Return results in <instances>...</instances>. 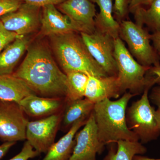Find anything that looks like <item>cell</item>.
I'll use <instances>...</instances> for the list:
<instances>
[{"label": "cell", "instance_id": "1", "mask_svg": "<svg viewBox=\"0 0 160 160\" xmlns=\"http://www.w3.org/2000/svg\"><path fill=\"white\" fill-rule=\"evenodd\" d=\"M12 75L22 80L36 95L66 99L67 77L55 61L49 46L42 40L31 42L26 57Z\"/></svg>", "mask_w": 160, "mask_h": 160}, {"label": "cell", "instance_id": "2", "mask_svg": "<svg viewBox=\"0 0 160 160\" xmlns=\"http://www.w3.org/2000/svg\"><path fill=\"white\" fill-rule=\"evenodd\" d=\"M48 38L53 54L65 74L77 71L97 78L108 76L92 57L80 33L71 32Z\"/></svg>", "mask_w": 160, "mask_h": 160}, {"label": "cell", "instance_id": "3", "mask_svg": "<svg viewBox=\"0 0 160 160\" xmlns=\"http://www.w3.org/2000/svg\"><path fill=\"white\" fill-rule=\"evenodd\" d=\"M134 96L128 92L117 100L106 98L95 104L93 113L98 137L105 146L120 140L139 141L137 136L128 128L126 120L127 105Z\"/></svg>", "mask_w": 160, "mask_h": 160}, {"label": "cell", "instance_id": "4", "mask_svg": "<svg viewBox=\"0 0 160 160\" xmlns=\"http://www.w3.org/2000/svg\"><path fill=\"white\" fill-rule=\"evenodd\" d=\"M114 58L118 66L117 77L123 93L128 90L132 94L138 95L146 88L151 89L155 85L153 78L146 74L150 67L138 62L119 37L114 40Z\"/></svg>", "mask_w": 160, "mask_h": 160}, {"label": "cell", "instance_id": "5", "mask_svg": "<svg viewBox=\"0 0 160 160\" xmlns=\"http://www.w3.org/2000/svg\"><path fill=\"white\" fill-rule=\"evenodd\" d=\"M147 88L141 98L133 102L126 112V120L129 129L137 136L142 144L157 139L160 135L156 110L150 105Z\"/></svg>", "mask_w": 160, "mask_h": 160}, {"label": "cell", "instance_id": "6", "mask_svg": "<svg viewBox=\"0 0 160 160\" xmlns=\"http://www.w3.org/2000/svg\"><path fill=\"white\" fill-rule=\"evenodd\" d=\"M119 38L126 42L128 50L138 62L146 67L160 64V56L150 44V34L142 26L130 21L120 23Z\"/></svg>", "mask_w": 160, "mask_h": 160}, {"label": "cell", "instance_id": "7", "mask_svg": "<svg viewBox=\"0 0 160 160\" xmlns=\"http://www.w3.org/2000/svg\"><path fill=\"white\" fill-rule=\"evenodd\" d=\"M80 34L92 57L106 74L118 76V66L114 58L115 39L96 29L92 33L81 32Z\"/></svg>", "mask_w": 160, "mask_h": 160}, {"label": "cell", "instance_id": "8", "mask_svg": "<svg viewBox=\"0 0 160 160\" xmlns=\"http://www.w3.org/2000/svg\"><path fill=\"white\" fill-rule=\"evenodd\" d=\"M28 120L19 104L0 100V140L17 142L26 140Z\"/></svg>", "mask_w": 160, "mask_h": 160}, {"label": "cell", "instance_id": "9", "mask_svg": "<svg viewBox=\"0 0 160 160\" xmlns=\"http://www.w3.org/2000/svg\"><path fill=\"white\" fill-rule=\"evenodd\" d=\"M62 114L56 113L37 121H28L26 139L35 150L46 153L55 142Z\"/></svg>", "mask_w": 160, "mask_h": 160}, {"label": "cell", "instance_id": "10", "mask_svg": "<svg viewBox=\"0 0 160 160\" xmlns=\"http://www.w3.org/2000/svg\"><path fill=\"white\" fill-rule=\"evenodd\" d=\"M42 7L24 2L15 11L0 18L8 31L19 36L29 35L40 29Z\"/></svg>", "mask_w": 160, "mask_h": 160}, {"label": "cell", "instance_id": "11", "mask_svg": "<svg viewBox=\"0 0 160 160\" xmlns=\"http://www.w3.org/2000/svg\"><path fill=\"white\" fill-rule=\"evenodd\" d=\"M76 144L68 160H96L97 154H102L105 145L100 142L93 111L83 128L75 137Z\"/></svg>", "mask_w": 160, "mask_h": 160}, {"label": "cell", "instance_id": "12", "mask_svg": "<svg viewBox=\"0 0 160 160\" xmlns=\"http://www.w3.org/2000/svg\"><path fill=\"white\" fill-rule=\"evenodd\" d=\"M71 32H84L83 29L63 14L53 5L42 8L41 36L64 34Z\"/></svg>", "mask_w": 160, "mask_h": 160}, {"label": "cell", "instance_id": "13", "mask_svg": "<svg viewBox=\"0 0 160 160\" xmlns=\"http://www.w3.org/2000/svg\"><path fill=\"white\" fill-rule=\"evenodd\" d=\"M58 8L83 29L91 33L95 30V5L90 0H66L58 5Z\"/></svg>", "mask_w": 160, "mask_h": 160}, {"label": "cell", "instance_id": "14", "mask_svg": "<svg viewBox=\"0 0 160 160\" xmlns=\"http://www.w3.org/2000/svg\"><path fill=\"white\" fill-rule=\"evenodd\" d=\"M123 94L117 76H89L84 97L95 104L106 98H118Z\"/></svg>", "mask_w": 160, "mask_h": 160}, {"label": "cell", "instance_id": "15", "mask_svg": "<svg viewBox=\"0 0 160 160\" xmlns=\"http://www.w3.org/2000/svg\"><path fill=\"white\" fill-rule=\"evenodd\" d=\"M66 101L65 99L43 97L32 94L23 98L19 104L24 113L29 116L47 117L58 113Z\"/></svg>", "mask_w": 160, "mask_h": 160}, {"label": "cell", "instance_id": "16", "mask_svg": "<svg viewBox=\"0 0 160 160\" xmlns=\"http://www.w3.org/2000/svg\"><path fill=\"white\" fill-rule=\"evenodd\" d=\"M28 35L20 36L0 52V74L12 75L31 42Z\"/></svg>", "mask_w": 160, "mask_h": 160}, {"label": "cell", "instance_id": "17", "mask_svg": "<svg viewBox=\"0 0 160 160\" xmlns=\"http://www.w3.org/2000/svg\"><path fill=\"white\" fill-rule=\"evenodd\" d=\"M88 118L81 119L75 123L64 136L53 143L42 160H69L75 146L74 138L76 134L80 128L86 124Z\"/></svg>", "mask_w": 160, "mask_h": 160}, {"label": "cell", "instance_id": "18", "mask_svg": "<svg viewBox=\"0 0 160 160\" xmlns=\"http://www.w3.org/2000/svg\"><path fill=\"white\" fill-rule=\"evenodd\" d=\"M96 3L100 11L95 18L96 30L111 36L113 38L119 37L120 23L113 16L112 0H90Z\"/></svg>", "mask_w": 160, "mask_h": 160}, {"label": "cell", "instance_id": "19", "mask_svg": "<svg viewBox=\"0 0 160 160\" xmlns=\"http://www.w3.org/2000/svg\"><path fill=\"white\" fill-rule=\"evenodd\" d=\"M36 94L22 80L13 75L0 74V100L19 104L24 98Z\"/></svg>", "mask_w": 160, "mask_h": 160}, {"label": "cell", "instance_id": "20", "mask_svg": "<svg viewBox=\"0 0 160 160\" xmlns=\"http://www.w3.org/2000/svg\"><path fill=\"white\" fill-rule=\"evenodd\" d=\"M94 105L86 98L66 101L62 120L63 128L69 130L78 120L88 118L93 111Z\"/></svg>", "mask_w": 160, "mask_h": 160}, {"label": "cell", "instance_id": "21", "mask_svg": "<svg viewBox=\"0 0 160 160\" xmlns=\"http://www.w3.org/2000/svg\"><path fill=\"white\" fill-rule=\"evenodd\" d=\"M113 144L103 160H133L135 156L144 154L147 152V149L139 141L120 140L117 142V149Z\"/></svg>", "mask_w": 160, "mask_h": 160}, {"label": "cell", "instance_id": "22", "mask_svg": "<svg viewBox=\"0 0 160 160\" xmlns=\"http://www.w3.org/2000/svg\"><path fill=\"white\" fill-rule=\"evenodd\" d=\"M132 13L137 24L146 25L153 33L160 32V0H153L146 9L140 6Z\"/></svg>", "mask_w": 160, "mask_h": 160}, {"label": "cell", "instance_id": "23", "mask_svg": "<svg viewBox=\"0 0 160 160\" xmlns=\"http://www.w3.org/2000/svg\"><path fill=\"white\" fill-rule=\"evenodd\" d=\"M66 74L67 87L66 101L83 98L85 97L89 76L77 71L69 72Z\"/></svg>", "mask_w": 160, "mask_h": 160}, {"label": "cell", "instance_id": "24", "mask_svg": "<svg viewBox=\"0 0 160 160\" xmlns=\"http://www.w3.org/2000/svg\"><path fill=\"white\" fill-rule=\"evenodd\" d=\"M128 10V0H114L113 12L118 22L120 23L124 20Z\"/></svg>", "mask_w": 160, "mask_h": 160}, {"label": "cell", "instance_id": "25", "mask_svg": "<svg viewBox=\"0 0 160 160\" xmlns=\"http://www.w3.org/2000/svg\"><path fill=\"white\" fill-rule=\"evenodd\" d=\"M19 36L15 32L7 30L0 20V52Z\"/></svg>", "mask_w": 160, "mask_h": 160}, {"label": "cell", "instance_id": "26", "mask_svg": "<svg viewBox=\"0 0 160 160\" xmlns=\"http://www.w3.org/2000/svg\"><path fill=\"white\" fill-rule=\"evenodd\" d=\"M40 154L26 141L19 153L9 160H29V159L36 157Z\"/></svg>", "mask_w": 160, "mask_h": 160}, {"label": "cell", "instance_id": "27", "mask_svg": "<svg viewBox=\"0 0 160 160\" xmlns=\"http://www.w3.org/2000/svg\"><path fill=\"white\" fill-rule=\"evenodd\" d=\"M24 2L23 0H0V18L15 11Z\"/></svg>", "mask_w": 160, "mask_h": 160}, {"label": "cell", "instance_id": "28", "mask_svg": "<svg viewBox=\"0 0 160 160\" xmlns=\"http://www.w3.org/2000/svg\"><path fill=\"white\" fill-rule=\"evenodd\" d=\"M24 2L28 3L33 6L42 7L49 5L55 6L59 5L66 0H23Z\"/></svg>", "mask_w": 160, "mask_h": 160}, {"label": "cell", "instance_id": "29", "mask_svg": "<svg viewBox=\"0 0 160 160\" xmlns=\"http://www.w3.org/2000/svg\"><path fill=\"white\" fill-rule=\"evenodd\" d=\"M146 74L153 78L155 84L160 85V64L150 67Z\"/></svg>", "mask_w": 160, "mask_h": 160}, {"label": "cell", "instance_id": "30", "mask_svg": "<svg viewBox=\"0 0 160 160\" xmlns=\"http://www.w3.org/2000/svg\"><path fill=\"white\" fill-rule=\"evenodd\" d=\"M149 98L158 107L160 106V85L152 88Z\"/></svg>", "mask_w": 160, "mask_h": 160}, {"label": "cell", "instance_id": "31", "mask_svg": "<svg viewBox=\"0 0 160 160\" xmlns=\"http://www.w3.org/2000/svg\"><path fill=\"white\" fill-rule=\"evenodd\" d=\"M150 40L155 50L160 56V32L150 34Z\"/></svg>", "mask_w": 160, "mask_h": 160}, {"label": "cell", "instance_id": "32", "mask_svg": "<svg viewBox=\"0 0 160 160\" xmlns=\"http://www.w3.org/2000/svg\"><path fill=\"white\" fill-rule=\"evenodd\" d=\"M16 143V142H4V143L0 145V160L4 157V156L9 151V149L14 146Z\"/></svg>", "mask_w": 160, "mask_h": 160}, {"label": "cell", "instance_id": "33", "mask_svg": "<svg viewBox=\"0 0 160 160\" xmlns=\"http://www.w3.org/2000/svg\"><path fill=\"white\" fill-rule=\"evenodd\" d=\"M143 0H131L129 3V10L132 12L135 10L138 7L142 6Z\"/></svg>", "mask_w": 160, "mask_h": 160}, {"label": "cell", "instance_id": "34", "mask_svg": "<svg viewBox=\"0 0 160 160\" xmlns=\"http://www.w3.org/2000/svg\"><path fill=\"white\" fill-rule=\"evenodd\" d=\"M133 160H160L159 159L151 158L143 156L142 155H137L133 158Z\"/></svg>", "mask_w": 160, "mask_h": 160}, {"label": "cell", "instance_id": "35", "mask_svg": "<svg viewBox=\"0 0 160 160\" xmlns=\"http://www.w3.org/2000/svg\"><path fill=\"white\" fill-rule=\"evenodd\" d=\"M156 116L157 120L160 129V106H158V109L156 110Z\"/></svg>", "mask_w": 160, "mask_h": 160}, {"label": "cell", "instance_id": "36", "mask_svg": "<svg viewBox=\"0 0 160 160\" xmlns=\"http://www.w3.org/2000/svg\"><path fill=\"white\" fill-rule=\"evenodd\" d=\"M153 1V0H143L142 3V6H149L150 3Z\"/></svg>", "mask_w": 160, "mask_h": 160}]
</instances>
